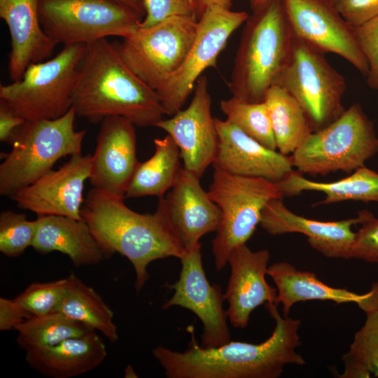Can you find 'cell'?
Wrapping results in <instances>:
<instances>
[{"label": "cell", "mask_w": 378, "mask_h": 378, "mask_svg": "<svg viewBox=\"0 0 378 378\" xmlns=\"http://www.w3.org/2000/svg\"><path fill=\"white\" fill-rule=\"evenodd\" d=\"M270 0H250V7L252 13L256 12L265 6Z\"/></svg>", "instance_id": "7bdbcfd3"}, {"label": "cell", "mask_w": 378, "mask_h": 378, "mask_svg": "<svg viewBox=\"0 0 378 378\" xmlns=\"http://www.w3.org/2000/svg\"><path fill=\"white\" fill-rule=\"evenodd\" d=\"M277 85L298 102L314 132L327 127L345 111L342 105L345 78L324 54L295 36L290 59Z\"/></svg>", "instance_id": "8fae6325"}, {"label": "cell", "mask_w": 378, "mask_h": 378, "mask_svg": "<svg viewBox=\"0 0 378 378\" xmlns=\"http://www.w3.org/2000/svg\"><path fill=\"white\" fill-rule=\"evenodd\" d=\"M264 102L276 148L284 155L292 154L314 132L304 111L285 88L277 85L269 89Z\"/></svg>", "instance_id": "83f0119b"}, {"label": "cell", "mask_w": 378, "mask_h": 378, "mask_svg": "<svg viewBox=\"0 0 378 378\" xmlns=\"http://www.w3.org/2000/svg\"><path fill=\"white\" fill-rule=\"evenodd\" d=\"M268 274L277 290L276 305L282 304L284 316H288L293 304L307 300H329L338 304L356 303L365 314L378 309V281L371 290L358 294L327 285L314 273L299 270L290 263L280 262L268 266Z\"/></svg>", "instance_id": "603a6c76"}, {"label": "cell", "mask_w": 378, "mask_h": 378, "mask_svg": "<svg viewBox=\"0 0 378 378\" xmlns=\"http://www.w3.org/2000/svg\"><path fill=\"white\" fill-rule=\"evenodd\" d=\"M359 46L368 62V85L378 90V16L356 28Z\"/></svg>", "instance_id": "d590c367"}, {"label": "cell", "mask_w": 378, "mask_h": 378, "mask_svg": "<svg viewBox=\"0 0 378 378\" xmlns=\"http://www.w3.org/2000/svg\"><path fill=\"white\" fill-rule=\"evenodd\" d=\"M26 122L0 102V141L11 144L17 130Z\"/></svg>", "instance_id": "ab89813d"}, {"label": "cell", "mask_w": 378, "mask_h": 378, "mask_svg": "<svg viewBox=\"0 0 378 378\" xmlns=\"http://www.w3.org/2000/svg\"><path fill=\"white\" fill-rule=\"evenodd\" d=\"M214 120L218 132L214 169L275 183L293 170L290 155L267 148L227 120Z\"/></svg>", "instance_id": "44dd1931"}, {"label": "cell", "mask_w": 378, "mask_h": 378, "mask_svg": "<svg viewBox=\"0 0 378 378\" xmlns=\"http://www.w3.org/2000/svg\"><path fill=\"white\" fill-rule=\"evenodd\" d=\"M342 18L356 28L378 16V0H332Z\"/></svg>", "instance_id": "74e56055"}, {"label": "cell", "mask_w": 378, "mask_h": 378, "mask_svg": "<svg viewBox=\"0 0 378 378\" xmlns=\"http://www.w3.org/2000/svg\"><path fill=\"white\" fill-rule=\"evenodd\" d=\"M226 120L267 148L276 150V141L265 103H248L233 97L221 100Z\"/></svg>", "instance_id": "1f68e13d"}, {"label": "cell", "mask_w": 378, "mask_h": 378, "mask_svg": "<svg viewBox=\"0 0 378 378\" xmlns=\"http://www.w3.org/2000/svg\"><path fill=\"white\" fill-rule=\"evenodd\" d=\"M189 106L155 127L165 131L178 146L183 167L200 178L213 164L218 148V132L211 115V99L207 78L196 82Z\"/></svg>", "instance_id": "9a60e30c"}, {"label": "cell", "mask_w": 378, "mask_h": 378, "mask_svg": "<svg viewBox=\"0 0 378 378\" xmlns=\"http://www.w3.org/2000/svg\"><path fill=\"white\" fill-rule=\"evenodd\" d=\"M200 179L183 167L172 190L158 198V205L185 251L200 244L205 234L216 232L220 223V210Z\"/></svg>", "instance_id": "e0dca14e"}, {"label": "cell", "mask_w": 378, "mask_h": 378, "mask_svg": "<svg viewBox=\"0 0 378 378\" xmlns=\"http://www.w3.org/2000/svg\"><path fill=\"white\" fill-rule=\"evenodd\" d=\"M283 197H293L304 191L323 192L326 197L314 206L343 201L378 202V173L365 166L350 176L334 182L321 183L309 180L298 171L293 170L276 183Z\"/></svg>", "instance_id": "484cf974"}, {"label": "cell", "mask_w": 378, "mask_h": 378, "mask_svg": "<svg viewBox=\"0 0 378 378\" xmlns=\"http://www.w3.org/2000/svg\"><path fill=\"white\" fill-rule=\"evenodd\" d=\"M208 192L221 212L220 225L211 242L215 268L220 271L232 250L251 238L266 204L284 197L275 182L218 169H214Z\"/></svg>", "instance_id": "ba28073f"}, {"label": "cell", "mask_w": 378, "mask_h": 378, "mask_svg": "<svg viewBox=\"0 0 378 378\" xmlns=\"http://www.w3.org/2000/svg\"><path fill=\"white\" fill-rule=\"evenodd\" d=\"M106 356V345L93 330L54 346L27 351L25 360L32 369L46 377L69 378L92 370Z\"/></svg>", "instance_id": "d4e9b609"}, {"label": "cell", "mask_w": 378, "mask_h": 378, "mask_svg": "<svg viewBox=\"0 0 378 378\" xmlns=\"http://www.w3.org/2000/svg\"><path fill=\"white\" fill-rule=\"evenodd\" d=\"M36 220H29L22 213L12 210L0 214V251L7 257L20 256L32 246L36 233Z\"/></svg>", "instance_id": "d6a6232c"}, {"label": "cell", "mask_w": 378, "mask_h": 378, "mask_svg": "<svg viewBox=\"0 0 378 378\" xmlns=\"http://www.w3.org/2000/svg\"><path fill=\"white\" fill-rule=\"evenodd\" d=\"M266 308L275 321L270 337L260 344L239 341L212 348L199 345L193 328L188 348L174 351L162 346L152 351L169 378H276L287 365L306 363L295 349L301 345L300 319L282 317L274 303Z\"/></svg>", "instance_id": "6da1fadb"}, {"label": "cell", "mask_w": 378, "mask_h": 378, "mask_svg": "<svg viewBox=\"0 0 378 378\" xmlns=\"http://www.w3.org/2000/svg\"><path fill=\"white\" fill-rule=\"evenodd\" d=\"M32 315L21 304L13 300L0 298V330L7 331L15 328Z\"/></svg>", "instance_id": "f35d334b"}, {"label": "cell", "mask_w": 378, "mask_h": 378, "mask_svg": "<svg viewBox=\"0 0 378 378\" xmlns=\"http://www.w3.org/2000/svg\"><path fill=\"white\" fill-rule=\"evenodd\" d=\"M378 152V136L358 103L327 127L313 132L290 156L297 171L311 176L354 172Z\"/></svg>", "instance_id": "52a82bcc"}, {"label": "cell", "mask_w": 378, "mask_h": 378, "mask_svg": "<svg viewBox=\"0 0 378 378\" xmlns=\"http://www.w3.org/2000/svg\"><path fill=\"white\" fill-rule=\"evenodd\" d=\"M92 155L76 154L10 198L21 209L38 216L57 215L78 220L85 201V182L90 178Z\"/></svg>", "instance_id": "2e32d148"}, {"label": "cell", "mask_w": 378, "mask_h": 378, "mask_svg": "<svg viewBox=\"0 0 378 378\" xmlns=\"http://www.w3.org/2000/svg\"><path fill=\"white\" fill-rule=\"evenodd\" d=\"M199 20L172 16L139 27L118 43L120 54L132 71L154 90L182 64L195 38Z\"/></svg>", "instance_id": "30bf717a"}, {"label": "cell", "mask_w": 378, "mask_h": 378, "mask_svg": "<svg viewBox=\"0 0 378 378\" xmlns=\"http://www.w3.org/2000/svg\"><path fill=\"white\" fill-rule=\"evenodd\" d=\"M355 232L349 258L378 263V218L371 216Z\"/></svg>", "instance_id": "8d00e7d4"}, {"label": "cell", "mask_w": 378, "mask_h": 378, "mask_svg": "<svg viewBox=\"0 0 378 378\" xmlns=\"http://www.w3.org/2000/svg\"><path fill=\"white\" fill-rule=\"evenodd\" d=\"M71 107L55 119L26 121L16 132L12 149L1 153L0 195L10 197L52 170L62 158L82 153L85 130H76Z\"/></svg>", "instance_id": "5b68a950"}, {"label": "cell", "mask_w": 378, "mask_h": 378, "mask_svg": "<svg viewBox=\"0 0 378 378\" xmlns=\"http://www.w3.org/2000/svg\"><path fill=\"white\" fill-rule=\"evenodd\" d=\"M41 27L56 44H89L133 34L145 15L118 0H38Z\"/></svg>", "instance_id": "9c48e42d"}, {"label": "cell", "mask_w": 378, "mask_h": 378, "mask_svg": "<svg viewBox=\"0 0 378 378\" xmlns=\"http://www.w3.org/2000/svg\"><path fill=\"white\" fill-rule=\"evenodd\" d=\"M283 4L296 38L323 54L340 55L367 76L369 66L356 28L342 18L332 0H283Z\"/></svg>", "instance_id": "4fadbf2b"}, {"label": "cell", "mask_w": 378, "mask_h": 378, "mask_svg": "<svg viewBox=\"0 0 378 378\" xmlns=\"http://www.w3.org/2000/svg\"><path fill=\"white\" fill-rule=\"evenodd\" d=\"M181 270L178 280L166 286L174 290L171 298L162 305L164 309L179 306L190 310L202 321L201 346L218 347L230 341L227 310L220 286L211 284L204 272L201 244L185 251L180 258Z\"/></svg>", "instance_id": "5bb4252c"}, {"label": "cell", "mask_w": 378, "mask_h": 378, "mask_svg": "<svg viewBox=\"0 0 378 378\" xmlns=\"http://www.w3.org/2000/svg\"><path fill=\"white\" fill-rule=\"evenodd\" d=\"M146 14L140 27H147L172 16L199 20L195 0H144Z\"/></svg>", "instance_id": "e575fe53"}, {"label": "cell", "mask_w": 378, "mask_h": 378, "mask_svg": "<svg viewBox=\"0 0 378 378\" xmlns=\"http://www.w3.org/2000/svg\"><path fill=\"white\" fill-rule=\"evenodd\" d=\"M124 199L92 188L80 214L105 257L118 253L130 261L136 274L134 287L139 292L149 279L150 262L169 257L180 259L185 249L160 206L153 214H139Z\"/></svg>", "instance_id": "3957f363"}, {"label": "cell", "mask_w": 378, "mask_h": 378, "mask_svg": "<svg viewBox=\"0 0 378 378\" xmlns=\"http://www.w3.org/2000/svg\"><path fill=\"white\" fill-rule=\"evenodd\" d=\"M85 47L66 45L53 57L29 64L20 80L0 85V102L26 121L64 115L71 108Z\"/></svg>", "instance_id": "8992f818"}, {"label": "cell", "mask_w": 378, "mask_h": 378, "mask_svg": "<svg viewBox=\"0 0 378 378\" xmlns=\"http://www.w3.org/2000/svg\"><path fill=\"white\" fill-rule=\"evenodd\" d=\"M17 343L26 351L56 345L94 330L59 311L31 316L18 325Z\"/></svg>", "instance_id": "f546056e"}, {"label": "cell", "mask_w": 378, "mask_h": 378, "mask_svg": "<svg viewBox=\"0 0 378 378\" xmlns=\"http://www.w3.org/2000/svg\"><path fill=\"white\" fill-rule=\"evenodd\" d=\"M249 15L217 6L207 7L201 15L193 43L181 66L156 90L166 115L179 111L193 92L198 78L217 58L234 31Z\"/></svg>", "instance_id": "7c38bea8"}, {"label": "cell", "mask_w": 378, "mask_h": 378, "mask_svg": "<svg viewBox=\"0 0 378 378\" xmlns=\"http://www.w3.org/2000/svg\"><path fill=\"white\" fill-rule=\"evenodd\" d=\"M71 107L92 124L121 116L139 127H155L166 115L157 92L127 66L118 43L107 38L86 44Z\"/></svg>", "instance_id": "7a4b0ae2"}, {"label": "cell", "mask_w": 378, "mask_h": 378, "mask_svg": "<svg viewBox=\"0 0 378 378\" xmlns=\"http://www.w3.org/2000/svg\"><path fill=\"white\" fill-rule=\"evenodd\" d=\"M270 258L267 249L251 251L246 244L230 252L227 263L231 273L223 297L228 304V319L234 328H244L252 312L265 303H274L277 290L266 281Z\"/></svg>", "instance_id": "ffe728a7"}, {"label": "cell", "mask_w": 378, "mask_h": 378, "mask_svg": "<svg viewBox=\"0 0 378 378\" xmlns=\"http://www.w3.org/2000/svg\"><path fill=\"white\" fill-rule=\"evenodd\" d=\"M67 284V278L29 285L14 300L32 316L56 310Z\"/></svg>", "instance_id": "836d02e7"}, {"label": "cell", "mask_w": 378, "mask_h": 378, "mask_svg": "<svg viewBox=\"0 0 378 378\" xmlns=\"http://www.w3.org/2000/svg\"><path fill=\"white\" fill-rule=\"evenodd\" d=\"M372 214L360 211L356 217L338 221H320L294 214L282 199L270 200L262 210L259 225L272 236L301 233L309 244L323 255L330 258L349 259L355 232L351 227L361 224Z\"/></svg>", "instance_id": "d6986e66"}, {"label": "cell", "mask_w": 378, "mask_h": 378, "mask_svg": "<svg viewBox=\"0 0 378 378\" xmlns=\"http://www.w3.org/2000/svg\"></svg>", "instance_id": "f6af8a7d"}, {"label": "cell", "mask_w": 378, "mask_h": 378, "mask_svg": "<svg viewBox=\"0 0 378 378\" xmlns=\"http://www.w3.org/2000/svg\"><path fill=\"white\" fill-rule=\"evenodd\" d=\"M134 126L121 116L107 117L100 122L92 155L89 180L92 188L125 197L139 163Z\"/></svg>", "instance_id": "ac0fdd59"}, {"label": "cell", "mask_w": 378, "mask_h": 378, "mask_svg": "<svg viewBox=\"0 0 378 378\" xmlns=\"http://www.w3.org/2000/svg\"><path fill=\"white\" fill-rule=\"evenodd\" d=\"M125 377H137L136 374L132 367L127 365L125 370Z\"/></svg>", "instance_id": "ee69618b"}, {"label": "cell", "mask_w": 378, "mask_h": 378, "mask_svg": "<svg viewBox=\"0 0 378 378\" xmlns=\"http://www.w3.org/2000/svg\"><path fill=\"white\" fill-rule=\"evenodd\" d=\"M199 18L204 10L211 6H217L224 8L230 9L232 0H195Z\"/></svg>", "instance_id": "60d3db41"}, {"label": "cell", "mask_w": 378, "mask_h": 378, "mask_svg": "<svg viewBox=\"0 0 378 378\" xmlns=\"http://www.w3.org/2000/svg\"><path fill=\"white\" fill-rule=\"evenodd\" d=\"M120 2L129 6L143 14H146L144 0H118Z\"/></svg>", "instance_id": "b9f144b4"}, {"label": "cell", "mask_w": 378, "mask_h": 378, "mask_svg": "<svg viewBox=\"0 0 378 378\" xmlns=\"http://www.w3.org/2000/svg\"><path fill=\"white\" fill-rule=\"evenodd\" d=\"M55 311L99 331L112 342L118 340L113 312L96 290L74 274L67 277V284Z\"/></svg>", "instance_id": "f1b7e54d"}, {"label": "cell", "mask_w": 378, "mask_h": 378, "mask_svg": "<svg viewBox=\"0 0 378 378\" xmlns=\"http://www.w3.org/2000/svg\"><path fill=\"white\" fill-rule=\"evenodd\" d=\"M342 360V378L378 377V309L366 314L364 325L354 335Z\"/></svg>", "instance_id": "4dcf8cb0"}, {"label": "cell", "mask_w": 378, "mask_h": 378, "mask_svg": "<svg viewBox=\"0 0 378 378\" xmlns=\"http://www.w3.org/2000/svg\"><path fill=\"white\" fill-rule=\"evenodd\" d=\"M33 248L41 254L57 251L76 267L97 265L105 255L83 220L63 216H38Z\"/></svg>", "instance_id": "cb8c5ba5"}, {"label": "cell", "mask_w": 378, "mask_h": 378, "mask_svg": "<svg viewBox=\"0 0 378 378\" xmlns=\"http://www.w3.org/2000/svg\"><path fill=\"white\" fill-rule=\"evenodd\" d=\"M0 18L10 36L8 70L14 82L22 78L29 64L49 59L57 44L41 27L38 0H0Z\"/></svg>", "instance_id": "7402d4cb"}, {"label": "cell", "mask_w": 378, "mask_h": 378, "mask_svg": "<svg viewBox=\"0 0 378 378\" xmlns=\"http://www.w3.org/2000/svg\"><path fill=\"white\" fill-rule=\"evenodd\" d=\"M155 152L138 163L127 188L125 198L164 196L175 184L180 170V150L169 136L153 141Z\"/></svg>", "instance_id": "4316f807"}, {"label": "cell", "mask_w": 378, "mask_h": 378, "mask_svg": "<svg viewBox=\"0 0 378 378\" xmlns=\"http://www.w3.org/2000/svg\"><path fill=\"white\" fill-rule=\"evenodd\" d=\"M283 0H270L244 22L228 86L233 97L263 102L278 85L294 42Z\"/></svg>", "instance_id": "277c9868"}]
</instances>
